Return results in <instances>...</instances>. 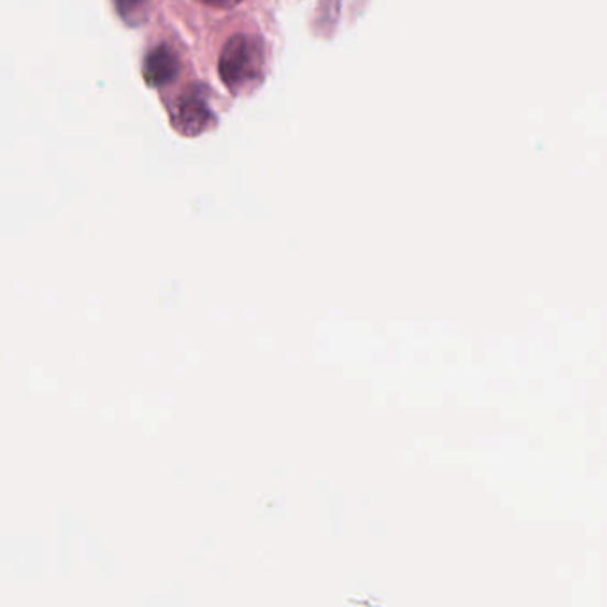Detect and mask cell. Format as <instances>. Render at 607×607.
I'll list each match as a JSON object with an SVG mask.
<instances>
[{
	"instance_id": "obj_1",
	"label": "cell",
	"mask_w": 607,
	"mask_h": 607,
	"mask_svg": "<svg viewBox=\"0 0 607 607\" xmlns=\"http://www.w3.org/2000/svg\"><path fill=\"white\" fill-rule=\"evenodd\" d=\"M224 88L234 97H244L261 88L266 77V52L258 37L235 34L224 43L218 62Z\"/></svg>"
},
{
	"instance_id": "obj_2",
	"label": "cell",
	"mask_w": 607,
	"mask_h": 607,
	"mask_svg": "<svg viewBox=\"0 0 607 607\" xmlns=\"http://www.w3.org/2000/svg\"><path fill=\"white\" fill-rule=\"evenodd\" d=\"M216 123L214 112L201 97L200 91L184 93L172 111V125L178 134L186 137L201 136Z\"/></svg>"
},
{
	"instance_id": "obj_3",
	"label": "cell",
	"mask_w": 607,
	"mask_h": 607,
	"mask_svg": "<svg viewBox=\"0 0 607 607\" xmlns=\"http://www.w3.org/2000/svg\"><path fill=\"white\" fill-rule=\"evenodd\" d=\"M178 59L175 52L166 45H159L150 52L143 63V79L152 88H163L177 77Z\"/></svg>"
},
{
	"instance_id": "obj_4",
	"label": "cell",
	"mask_w": 607,
	"mask_h": 607,
	"mask_svg": "<svg viewBox=\"0 0 607 607\" xmlns=\"http://www.w3.org/2000/svg\"><path fill=\"white\" fill-rule=\"evenodd\" d=\"M118 10L123 19L134 24V20L143 19L145 14V0H118Z\"/></svg>"
},
{
	"instance_id": "obj_5",
	"label": "cell",
	"mask_w": 607,
	"mask_h": 607,
	"mask_svg": "<svg viewBox=\"0 0 607 607\" xmlns=\"http://www.w3.org/2000/svg\"><path fill=\"white\" fill-rule=\"evenodd\" d=\"M200 2L212 5V8H220V10H229V8L238 5L241 0H200Z\"/></svg>"
}]
</instances>
